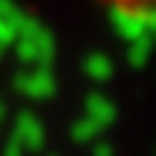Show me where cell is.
Instances as JSON below:
<instances>
[{"label":"cell","instance_id":"cell-1","mask_svg":"<svg viewBox=\"0 0 156 156\" xmlns=\"http://www.w3.org/2000/svg\"><path fill=\"white\" fill-rule=\"evenodd\" d=\"M109 6H115V9H127V12H136V9H147V6H153L156 0H106Z\"/></svg>","mask_w":156,"mask_h":156}]
</instances>
